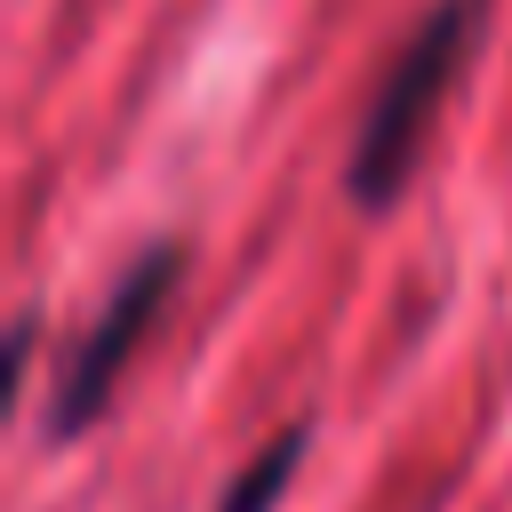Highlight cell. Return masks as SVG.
<instances>
[{
    "mask_svg": "<svg viewBox=\"0 0 512 512\" xmlns=\"http://www.w3.org/2000/svg\"><path fill=\"white\" fill-rule=\"evenodd\" d=\"M304 448H312V424H288L280 440H264L256 464L216 496V512H280V496H288L296 472H304Z\"/></svg>",
    "mask_w": 512,
    "mask_h": 512,
    "instance_id": "3957f363",
    "label": "cell"
},
{
    "mask_svg": "<svg viewBox=\"0 0 512 512\" xmlns=\"http://www.w3.org/2000/svg\"><path fill=\"white\" fill-rule=\"evenodd\" d=\"M480 32H488V0H432L416 16V32L400 40V56L384 64V80H376V96L360 112V136H352V160H344L352 208L376 216V208L400 200V184H408V168H416V152L432 136V112L464 80Z\"/></svg>",
    "mask_w": 512,
    "mask_h": 512,
    "instance_id": "6da1fadb",
    "label": "cell"
},
{
    "mask_svg": "<svg viewBox=\"0 0 512 512\" xmlns=\"http://www.w3.org/2000/svg\"><path fill=\"white\" fill-rule=\"evenodd\" d=\"M176 288H184V240H152V248L128 256V272L112 280V296L96 304V320H88V328L64 344V360H56V384H48V440H80V432L112 408V392H120L136 344L152 336V320L168 312Z\"/></svg>",
    "mask_w": 512,
    "mask_h": 512,
    "instance_id": "7a4b0ae2",
    "label": "cell"
}]
</instances>
